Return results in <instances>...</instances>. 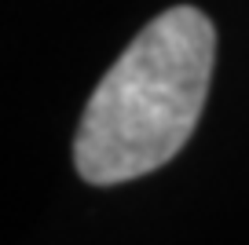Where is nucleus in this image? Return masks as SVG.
<instances>
[{"mask_svg":"<svg viewBox=\"0 0 249 245\" xmlns=\"http://www.w3.org/2000/svg\"><path fill=\"white\" fill-rule=\"evenodd\" d=\"M216 30L191 4L150 18L103 73L73 136L81 179L114 187L172 161L202 117Z\"/></svg>","mask_w":249,"mask_h":245,"instance_id":"f257e3e1","label":"nucleus"}]
</instances>
